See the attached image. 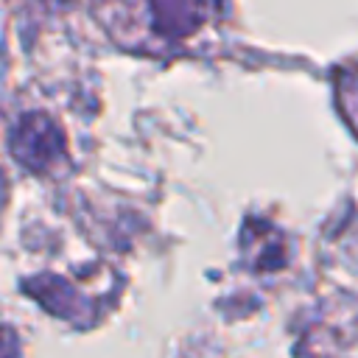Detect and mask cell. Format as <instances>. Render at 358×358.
Wrapping results in <instances>:
<instances>
[{
	"label": "cell",
	"mask_w": 358,
	"mask_h": 358,
	"mask_svg": "<svg viewBox=\"0 0 358 358\" xmlns=\"http://www.w3.org/2000/svg\"><path fill=\"white\" fill-rule=\"evenodd\" d=\"M0 179H3V176H0Z\"/></svg>",
	"instance_id": "6da1fadb"
}]
</instances>
